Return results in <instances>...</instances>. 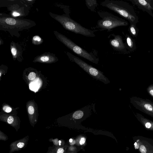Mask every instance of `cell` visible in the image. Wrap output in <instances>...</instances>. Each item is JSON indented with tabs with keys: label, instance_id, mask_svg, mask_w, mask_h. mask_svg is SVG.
<instances>
[{
	"label": "cell",
	"instance_id": "6da1fadb",
	"mask_svg": "<svg viewBox=\"0 0 153 153\" xmlns=\"http://www.w3.org/2000/svg\"><path fill=\"white\" fill-rule=\"evenodd\" d=\"M52 18L59 22L65 29L76 34L88 37L95 36L94 31L87 29L66 14L58 15L49 13Z\"/></svg>",
	"mask_w": 153,
	"mask_h": 153
},
{
	"label": "cell",
	"instance_id": "7a4b0ae2",
	"mask_svg": "<svg viewBox=\"0 0 153 153\" xmlns=\"http://www.w3.org/2000/svg\"><path fill=\"white\" fill-rule=\"evenodd\" d=\"M36 25L32 20L25 19L14 18L11 17L1 16L0 18V29L9 32L21 31L28 29Z\"/></svg>",
	"mask_w": 153,
	"mask_h": 153
},
{
	"label": "cell",
	"instance_id": "3957f363",
	"mask_svg": "<svg viewBox=\"0 0 153 153\" xmlns=\"http://www.w3.org/2000/svg\"><path fill=\"white\" fill-rule=\"evenodd\" d=\"M53 33L56 38L59 41L75 53L94 63H98L99 61L98 58L96 57L92 53H89L65 36L57 31H54Z\"/></svg>",
	"mask_w": 153,
	"mask_h": 153
},
{
	"label": "cell",
	"instance_id": "277c9868",
	"mask_svg": "<svg viewBox=\"0 0 153 153\" xmlns=\"http://www.w3.org/2000/svg\"><path fill=\"white\" fill-rule=\"evenodd\" d=\"M97 13L101 18L97 21V27L102 30L109 31L116 27L128 25L125 20L108 12L98 11Z\"/></svg>",
	"mask_w": 153,
	"mask_h": 153
},
{
	"label": "cell",
	"instance_id": "5b68a950",
	"mask_svg": "<svg viewBox=\"0 0 153 153\" xmlns=\"http://www.w3.org/2000/svg\"><path fill=\"white\" fill-rule=\"evenodd\" d=\"M66 54L70 60L77 64L93 78L100 81L105 84H108L110 82L109 79L101 71L69 52H67Z\"/></svg>",
	"mask_w": 153,
	"mask_h": 153
},
{
	"label": "cell",
	"instance_id": "8992f818",
	"mask_svg": "<svg viewBox=\"0 0 153 153\" xmlns=\"http://www.w3.org/2000/svg\"><path fill=\"white\" fill-rule=\"evenodd\" d=\"M101 5L115 12L131 22L135 18L130 11L128 4L125 2L114 0H105L101 2Z\"/></svg>",
	"mask_w": 153,
	"mask_h": 153
},
{
	"label": "cell",
	"instance_id": "52a82bcc",
	"mask_svg": "<svg viewBox=\"0 0 153 153\" xmlns=\"http://www.w3.org/2000/svg\"><path fill=\"white\" fill-rule=\"evenodd\" d=\"M135 149L140 153H153V140L142 136H135L133 138Z\"/></svg>",
	"mask_w": 153,
	"mask_h": 153
},
{
	"label": "cell",
	"instance_id": "ba28073f",
	"mask_svg": "<svg viewBox=\"0 0 153 153\" xmlns=\"http://www.w3.org/2000/svg\"><path fill=\"white\" fill-rule=\"evenodd\" d=\"M111 35L113 38L109 40V43L111 46L114 50L119 51H123L125 47L121 36L114 34H111Z\"/></svg>",
	"mask_w": 153,
	"mask_h": 153
},
{
	"label": "cell",
	"instance_id": "9c48e42d",
	"mask_svg": "<svg viewBox=\"0 0 153 153\" xmlns=\"http://www.w3.org/2000/svg\"><path fill=\"white\" fill-rule=\"evenodd\" d=\"M57 59L55 55L50 52H45L37 56L35 59L36 62H54Z\"/></svg>",
	"mask_w": 153,
	"mask_h": 153
},
{
	"label": "cell",
	"instance_id": "30bf717a",
	"mask_svg": "<svg viewBox=\"0 0 153 153\" xmlns=\"http://www.w3.org/2000/svg\"><path fill=\"white\" fill-rule=\"evenodd\" d=\"M10 49L13 59L22 57V51L20 46L17 43L12 42L10 45Z\"/></svg>",
	"mask_w": 153,
	"mask_h": 153
},
{
	"label": "cell",
	"instance_id": "8fae6325",
	"mask_svg": "<svg viewBox=\"0 0 153 153\" xmlns=\"http://www.w3.org/2000/svg\"><path fill=\"white\" fill-rule=\"evenodd\" d=\"M136 3L146 8L147 9L151 10L152 8L150 4L147 1L144 0H138L135 1Z\"/></svg>",
	"mask_w": 153,
	"mask_h": 153
},
{
	"label": "cell",
	"instance_id": "7c38bea8",
	"mask_svg": "<svg viewBox=\"0 0 153 153\" xmlns=\"http://www.w3.org/2000/svg\"><path fill=\"white\" fill-rule=\"evenodd\" d=\"M32 41L33 44L38 45L42 43L43 40L39 36L36 35L33 37Z\"/></svg>",
	"mask_w": 153,
	"mask_h": 153
},
{
	"label": "cell",
	"instance_id": "4fadbf2b",
	"mask_svg": "<svg viewBox=\"0 0 153 153\" xmlns=\"http://www.w3.org/2000/svg\"><path fill=\"white\" fill-rule=\"evenodd\" d=\"M86 4L88 7H89V9H91V8L94 5H97V1L95 0H86L85 1Z\"/></svg>",
	"mask_w": 153,
	"mask_h": 153
},
{
	"label": "cell",
	"instance_id": "5bb4252c",
	"mask_svg": "<svg viewBox=\"0 0 153 153\" xmlns=\"http://www.w3.org/2000/svg\"><path fill=\"white\" fill-rule=\"evenodd\" d=\"M36 75L33 72H30L28 75V78L30 80H33L36 77Z\"/></svg>",
	"mask_w": 153,
	"mask_h": 153
},
{
	"label": "cell",
	"instance_id": "9a60e30c",
	"mask_svg": "<svg viewBox=\"0 0 153 153\" xmlns=\"http://www.w3.org/2000/svg\"><path fill=\"white\" fill-rule=\"evenodd\" d=\"M126 41L128 46L131 48V47L132 45V42L131 38L129 37H128L127 38Z\"/></svg>",
	"mask_w": 153,
	"mask_h": 153
},
{
	"label": "cell",
	"instance_id": "2e32d148",
	"mask_svg": "<svg viewBox=\"0 0 153 153\" xmlns=\"http://www.w3.org/2000/svg\"><path fill=\"white\" fill-rule=\"evenodd\" d=\"M144 106L146 109L149 111H152L153 109L152 106L149 104H146L144 105Z\"/></svg>",
	"mask_w": 153,
	"mask_h": 153
},
{
	"label": "cell",
	"instance_id": "e0dca14e",
	"mask_svg": "<svg viewBox=\"0 0 153 153\" xmlns=\"http://www.w3.org/2000/svg\"><path fill=\"white\" fill-rule=\"evenodd\" d=\"M28 111L30 114H32L34 113V110L33 106H30L28 108Z\"/></svg>",
	"mask_w": 153,
	"mask_h": 153
},
{
	"label": "cell",
	"instance_id": "ac0fdd59",
	"mask_svg": "<svg viewBox=\"0 0 153 153\" xmlns=\"http://www.w3.org/2000/svg\"><path fill=\"white\" fill-rule=\"evenodd\" d=\"M3 110L6 112L9 113L11 111L12 109L8 106H4L3 108Z\"/></svg>",
	"mask_w": 153,
	"mask_h": 153
},
{
	"label": "cell",
	"instance_id": "d6986e66",
	"mask_svg": "<svg viewBox=\"0 0 153 153\" xmlns=\"http://www.w3.org/2000/svg\"><path fill=\"white\" fill-rule=\"evenodd\" d=\"M13 121V118L12 116H10L8 118L7 122L9 124L12 123Z\"/></svg>",
	"mask_w": 153,
	"mask_h": 153
},
{
	"label": "cell",
	"instance_id": "ffe728a7",
	"mask_svg": "<svg viewBox=\"0 0 153 153\" xmlns=\"http://www.w3.org/2000/svg\"><path fill=\"white\" fill-rule=\"evenodd\" d=\"M130 30L131 33L134 35L136 34V30L134 27L133 26H131L130 28Z\"/></svg>",
	"mask_w": 153,
	"mask_h": 153
},
{
	"label": "cell",
	"instance_id": "44dd1931",
	"mask_svg": "<svg viewBox=\"0 0 153 153\" xmlns=\"http://www.w3.org/2000/svg\"><path fill=\"white\" fill-rule=\"evenodd\" d=\"M24 146V143H23L20 142L18 143L17 146L19 148L23 147Z\"/></svg>",
	"mask_w": 153,
	"mask_h": 153
},
{
	"label": "cell",
	"instance_id": "7402d4cb",
	"mask_svg": "<svg viewBox=\"0 0 153 153\" xmlns=\"http://www.w3.org/2000/svg\"><path fill=\"white\" fill-rule=\"evenodd\" d=\"M85 141V139L84 137L82 138L80 141V144L82 145L84 143Z\"/></svg>",
	"mask_w": 153,
	"mask_h": 153
},
{
	"label": "cell",
	"instance_id": "603a6c76",
	"mask_svg": "<svg viewBox=\"0 0 153 153\" xmlns=\"http://www.w3.org/2000/svg\"><path fill=\"white\" fill-rule=\"evenodd\" d=\"M64 152V150L62 148L59 149L57 151V153H63Z\"/></svg>",
	"mask_w": 153,
	"mask_h": 153
},
{
	"label": "cell",
	"instance_id": "cb8c5ba5",
	"mask_svg": "<svg viewBox=\"0 0 153 153\" xmlns=\"http://www.w3.org/2000/svg\"><path fill=\"white\" fill-rule=\"evenodd\" d=\"M149 93L153 97V90H150Z\"/></svg>",
	"mask_w": 153,
	"mask_h": 153
},
{
	"label": "cell",
	"instance_id": "d4e9b609",
	"mask_svg": "<svg viewBox=\"0 0 153 153\" xmlns=\"http://www.w3.org/2000/svg\"><path fill=\"white\" fill-rule=\"evenodd\" d=\"M73 140L72 139H70L69 140V142L71 143L72 142Z\"/></svg>",
	"mask_w": 153,
	"mask_h": 153
},
{
	"label": "cell",
	"instance_id": "484cf974",
	"mask_svg": "<svg viewBox=\"0 0 153 153\" xmlns=\"http://www.w3.org/2000/svg\"><path fill=\"white\" fill-rule=\"evenodd\" d=\"M61 141H60V140L59 141V145H61L60 143H61Z\"/></svg>",
	"mask_w": 153,
	"mask_h": 153
},
{
	"label": "cell",
	"instance_id": "4316f807",
	"mask_svg": "<svg viewBox=\"0 0 153 153\" xmlns=\"http://www.w3.org/2000/svg\"><path fill=\"white\" fill-rule=\"evenodd\" d=\"M1 76V73H0V76Z\"/></svg>",
	"mask_w": 153,
	"mask_h": 153
}]
</instances>
